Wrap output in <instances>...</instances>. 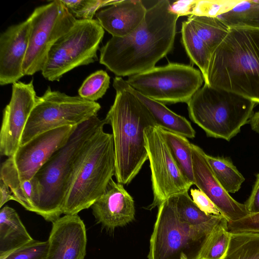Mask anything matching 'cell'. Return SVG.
<instances>
[{
	"mask_svg": "<svg viewBox=\"0 0 259 259\" xmlns=\"http://www.w3.org/2000/svg\"><path fill=\"white\" fill-rule=\"evenodd\" d=\"M100 127L87 142L66 195L65 214H77L91 207L106 191L115 174V158L112 134Z\"/></svg>",
	"mask_w": 259,
	"mask_h": 259,
	"instance_id": "5",
	"label": "cell"
},
{
	"mask_svg": "<svg viewBox=\"0 0 259 259\" xmlns=\"http://www.w3.org/2000/svg\"><path fill=\"white\" fill-rule=\"evenodd\" d=\"M250 122L252 130L259 134V111L252 114Z\"/></svg>",
	"mask_w": 259,
	"mask_h": 259,
	"instance_id": "39",
	"label": "cell"
},
{
	"mask_svg": "<svg viewBox=\"0 0 259 259\" xmlns=\"http://www.w3.org/2000/svg\"><path fill=\"white\" fill-rule=\"evenodd\" d=\"M198 35L212 52L224 40L230 28L214 17L191 15L187 19Z\"/></svg>",
	"mask_w": 259,
	"mask_h": 259,
	"instance_id": "27",
	"label": "cell"
},
{
	"mask_svg": "<svg viewBox=\"0 0 259 259\" xmlns=\"http://www.w3.org/2000/svg\"><path fill=\"white\" fill-rule=\"evenodd\" d=\"M127 83L136 91L165 104L187 103L201 87V72L193 66L169 63L128 76Z\"/></svg>",
	"mask_w": 259,
	"mask_h": 259,
	"instance_id": "9",
	"label": "cell"
},
{
	"mask_svg": "<svg viewBox=\"0 0 259 259\" xmlns=\"http://www.w3.org/2000/svg\"><path fill=\"white\" fill-rule=\"evenodd\" d=\"M78 126H65L43 133L20 145L11 156L22 181L30 180L51 156L68 141Z\"/></svg>",
	"mask_w": 259,
	"mask_h": 259,
	"instance_id": "14",
	"label": "cell"
},
{
	"mask_svg": "<svg viewBox=\"0 0 259 259\" xmlns=\"http://www.w3.org/2000/svg\"><path fill=\"white\" fill-rule=\"evenodd\" d=\"M145 146L151 173L153 199L147 209L158 207L169 198L188 192L193 185L182 174L157 126L144 130Z\"/></svg>",
	"mask_w": 259,
	"mask_h": 259,
	"instance_id": "12",
	"label": "cell"
},
{
	"mask_svg": "<svg viewBox=\"0 0 259 259\" xmlns=\"http://www.w3.org/2000/svg\"><path fill=\"white\" fill-rule=\"evenodd\" d=\"M28 18L31 30L23 65L24 75L42 71L52 47L77 19L61 0L52 1L36 8Z\"/></svg>",
	"mask_w": 259,
	"mask_h": 259,
	"instance_id": "10",
	"label": "cell"
},
{
	"mask_svg": "<svg viewBox=\"0 0 259 259\" xmlns=\"http://www.w3.org/2000/svg\"><path fill=\"white\" fill-rule=\"evenodd\" d=\"M224 259H259V234L232 233L229 247Z\"/></svg>",
	"mask_w": 259,
	"mask_h": 259,
	"instance_id": "30",
	"label": "cell"
},
{
	"mask_svg": "<svg viewBox=\"0 0 259 259\" xmlns=\"http://www.w3.org/2000/svg\"><path fill=\"white\" fill-rule=\"evenodd\" d=\"M104 32L97 19H76L51 48L41 71L43 77L58 81L75 68L94 63Z\"/></svg>",
	"mask_w": 259,
	"mask_h": 259,
	"instance_id": "7",
	"label": "cell"
},
{
	"mask_svg": "<svg viewBox=\"0 0 259 259\" xmlns=\"http://www.w3.org/2000/svg\"><path fill=\"white\" fill-rule=\"evenodd\" d=\"M219 223L192 225L181 221L172 198H169L158 207L148 259H180L182 253L186 255L187 250L195 243L201 242Z\"/></svg>",
	"mask_w": 259,
	"mask_h": 259,
	"instance_id": "11",
	"label": "cell"
},
{
	"mask_svg": "<svg viewBox=\"0 0 259 259\" xmlns=\"http://www.w3.org/2000/svg\"><path fill=\"white\" fill-rule=\"evenodd\" d=\"M180 259H189V258L185 254L182 253L180 256Z\"/></svg>",
	"mask_w": 259,
	"mask_h": 259,
	"instance_id": "40",
	"label": "cell"
},
{
	"mask_svg": "<svg viewBox=\"0 0 259 259\" xmlns=\"http://www.w3.org/2000/svg\"><path fill=\"white\" fill-rule=\"evenodd\" d=\"M91 207L97 222L107 230H114L135 219L133 197L122 184L115 182L112 179L105 193Z\"/></svg>",
	"mask_w": 259,
	"mask_h": 259,
	"instance_id": "18",
	"label": "cell"
},
{
	"mask_svg": "<svg viewBox=\"0 0 259 259\" xmlns=\"http://www.w3.org/2000/svg\"><path fill=\"white\" fill-rule=\"evenodd\" d=\"M227 227L231 233L259 234V213L249 214L236 221L227 222Z\"/></svg>",
	"mask_w": 259,
	"mask_h": 259,
	"instance_id": "34",
	"label": "cell"
},
{
	"mask_svg": "<svg viewBox=\"0 0 259 259\" xmlns=\"http://www.w3.org/2000/svg\"><path fill=\"white\" fill-rule=\"evenodd\" d=\"M171 197L179 219L187 224L192 225L217 224L226 219L222 215L207 214L203 212L194 202L188 192Z\"/></svg>",
	"mask_w": 259,
	"mask_h": 259,
	"instance_id": "28",
	"label": "cell"
},
{
	"mask_svg": "<svg viewBox=\"0 0 259 259\" xmlns=\"http://www.w3.org/2000/svg\"><path fill=\"white\" fill-rule=\"evenodd\" d=\"M245 205L250 214L259 213V174L256 175L251 193Z\"/></svg>",
	"mask_w": 259,
	"mask_h": 259,
	"instance_id": "37",
	"label": "cell"
},
{
	"mask_svg": "<svg viewBox=\"0 0 259 259\" xmlns=\"http://www.w3.org/2000/svg\"><path fill=\"white\" fill-rule=\"evenodd\" d=\"M147 10L140 0H116L99 10L95 16L103 28L112 36L123 37L141 25Z\"/></svg>",
	"mask_w": 259,
	"mask_h": 259,
	"instance_id": "19",
	"label": "cell"
},
{
	"mask_svg": "<svg viewBox=\"0 0 259 259\" xmlns=\"http://www.w3.org/2000/svg\"><path fill=\"white\" fill-rule=\"evenodd\" d=\"M33 240L17 211L8 205L2 207L0 210V259Z\"/></svg>",
	"mask_w": 259,
	"mask_h": 259,
	"instance_id": "21",
	"label": "cell"
},
{
	"mask_svg": "<svg viewBox=\"0 0 259 259\" xmlns=\"http://www.w3.org/2000/svg\"><path fill=\"white\" fill-rule=\"evenodd\" d=\"M46 259H84L87 237L83 221L65 214L52 223Z\"/></svg>",
	"mask_w": 259,
	"mask_h": 259,
	"instance_id": "16",
	"label": "cell"
},
{
	"mask_svg": "<svg viewBox=\"0 0 259 259\" xmlns=\"http://www.w3.org/2000/svg\"><path fill=\"white\" fill-rule=\"evenodd\" d=\"M48 242L33 240L14 250L3 259H46Z\"/></svg>",
	"mask_w": 259,
	"mask_h": 259,
	"instance_id": "33",
	"label": "cell"
},
{
	"mask_svg": "<svg viewBox=\"0 0 259 259\" xmlns=\"http://www.w3.org/2000/svg\"><path fill=\"white\" fill-rule=\"evenodd\" d=\"M197 0H180L170 5V10L179 17L192 15V11Z\"/></svg>",
	"mask_w": 259,
	"mask_h": 259,
	"instance_id": "36",
	"label": "cell"
},
{
	"mask_svg": "<svg viewBox=\"0 0 259 259\" xmlns=\"http://www.w3.org/2000/svg\"><path fill=\"white\" fill-rule=\"evenodd\" d=\"M204 83L259 104V28H230L212 52Z\"/></svg>",
	"mask_w": 259,
	"mask_h": 259,
	"instance_id": "3",
	"label": "cell"
},
{
	"mask_svg": "<svg viewBox=\"0 0 259 259\" xmlns=\"http://www.w3.org/2000/svg\"><path fill=\"white\" fill-rule=\"evenodd\" d=\"M101 107L97 102L72 96L48 87L37 97L23 133V145L46 132L65 126H78L97 113Z\"/></svg>",
	"mask_w": 259,
	"mask_h": 259,
	"instance_id": "8",
	"label": "cell"
},
{
	"mask_svg": "<svg viewBox=\"0 0 259 259\" xmlns=\"http://www.w3.org/2000/svg\"><path fill=\"white\" fill-rule=\"evenodd\" d=\"M227 223V220H224L205 236L193 259H224L232 236Z\"/></svg>",
	"mask_w": 259,
	"mask_h": 259,
	"instance_id": "25",
	"label": "cell"
},
{
	"mask_svg": "<svg viewBox=\"0 0 259 259\" xmlns=\"http://www.w3.org/2000/svg\"><path fill=\"white\" fill-rule=\"evenodd\" d=\"M206 156L214 174L224 189L228 193L238 191L245 179L232 161L224 157H214L207 154Z\"/></svg>",
	"mask_w": 259,
	"mask_h": 259,
	"instance_id": "29",
	"label": "cell"
},
{
	"mask_svg": "<svg viewBox=\"0 0 259 259\" xmlns=\"http://www.w3.org/2000/svg\"><path fill=\"white\" fill-rule=\"evenodd\" d=\"M0 180L10 187L16 202L27 210L36 213L39 202L38 183L34 177L30 180L21 181L12 157L1 164Z\"/></svg>",
	"mask_w": 259,
	"mask_h": 259,
	"instance_id": "20",
	"label": "cell"
},
{
	"mask_svg": "<svg viewBox=\"0 0 259 259\" xmlns=\"http://www.w3.org/2000/svg\"><path fill=\"white\" fill-rule=\"evenodd\" d=\"M113 87L115 97L105 119L112 130L117 182L127 185L148 159L144 130L157 125L150 111L126 80L116 76Z\"/></svg>",
	"mask_w": 259,
	"mask_h": 259,
	"instance_id": "2",
	"label": "cell"
},
{
	"mask_svg": "<svg viewBox=\"0 0 259 259\" xmlns=\"http://www.w3.org/2000/svg\"><path fill=\"white\" fill-rule=\"evenodd\" d=\"M115 1L61 0L68 10L77 19L91 20L101 9L114 4Z\"/></svg>",
	"mask_w": 259,
	"mask_h": 259,
	"instance_id": "32",
	"label": "cell"
},
{
	"mask_svg": "<svg viewBox=\"0 0 259 259\" xmlns=\"http://www.w3.org/2000/svg\"><path fill=\"white\" fill-rule=\"evenodd\" d=\"M181 36L182 42L187 54L191 61L199 68L204 81L207 77L211 51L198 35L188 20L182 23Z\"/></svg>",
	"mask_w": 259,
	"mask_h": 259,
	"instance_id": "24",
	"label": "cell"
},
{
	"mask_svg": "<svg viewBox=\"0 0 259 259\" xmlns=\"http://www.w3.org/2000/svg\"><path fill=\"white\" fill-rule=\"evenodd\" d=\"M110 77L106 71L100 70L89 75L78 90V96L92 102L103 97L109 88Z\"/></svg>",
	"mask_w": 259,
	"mask_h": 259,
	"instance_id": "31",
	"label": "cell"
},
{
	"mask_svg": "<svg viewBox=\"0 0 259 259\" xmlns=\"http://www.w3.org/2000/svg\"><path fill=\"white\" fill-rule=\"evenodd\" d=\"M10 200L16 201L10 187L2 180H0V207Z\"/></svg>",
	"mask_w": 259,
	"mask_h": 259,
	"instance_id": "38",
	"label": "cell"
},
{
	"mask_svg": "<svg viewBox=\"0 0 259 259\" xmlns=\"http://www.w3.org/2000/svg\"><path fill=\"white\" fill-rule=\"evenodd\" d=\"M194 185L205 194L219 209L227 222L236 221L249 214L245 204L234 199L217 179L199 146L192 144Z\"/></svg>",
	"mask_w": 259,
	"mask_h": 259,
	"instance_id": "15",
	"label": "cell"
},
{
	"mask_svg": "<svg viewBox=\"0 0 259 259\" xmlns=\"http://www.w3.org/2000/svg\"><path fill=\"white\" fill-rule=\"evenodd\" d=\"M223 6L215 17L230 29L259 28V0H224Z\"/></svg>",
	"mask_w": 259,
	"mask_h": 259,
	"instance_id": "23",
	"label": "cell"
},
{
	"mask_svg": "<svg viewBox=\"0 0 259 259\" xmlns=\"http://www.w3.org/2000/svg\"><path fill=\"white\" fill-rule=\"evenodd\" d=\"M107 124L95 116L79 125L67 143L34 176L39 191L36 213L52 223L63 213L65 198L84 148L96 132Z\"/></svg>",
	"mask_w": 259,
	"mask_h": 259,
	"instance_id": "4",
	"label": "cell"
},
{
	"mask_svg": "<svg viewBox=\"0 0 259 259\" xmlns=\"http://www.w3.org/2000/svg\"><path fill=\"white\" fill-rule=\"evenodd\" d=\"M193 201L199 209L207 214L222 215L210 198L199 189H192L190 191Z\"/></svg>",
	"mask_w": 259,
	"mask_h": 259,
	"instance_id": "35",
	"label": "cell"
},
{
	"mask_svg": "<svg viewBox=\"0 0 259 259\" xmlns=\"http://www.w3.org/2000/svg\"><path fill=\"white\" fill-rule=\"evenodd\" d=\"M187 104L190 118L208 137L229 141L250 120L255 103L204 83Z\"/></svg>",
	"mask_w": 259,
	"mask_h": 259,
	"instance_id": "6",
	"label": "cell"
},
{
	"mask_svg": "<svg viewBox=\"0 0 259 259\" xmlns=\"http://www.w3.org/2000/svg\"><path fill=\"white\" fill-rule=\"evenodd\" d=\"M170 5L168 0L157 1L133 32L112 36L100 49V63L121 77L155 67L174 48L179 17L170 10Z\"/></svg>",
	"mask_w": 259,
	"mask_h": 259,
	"instance_id": "1",
	"label": "cell"
},
{
	"mask_svg": "<svg viewBox=\"0 0 259 259\" xmlns=\"http://www.w3.org/2000/svg\"><path fill=\"white\" fill-rule=\"evenodd\" d=\"M134 91L150 111L158 127L186 138L195 137L196 132L185 117L175 113L165 104L149 98L135 89Z\"/></svg>",
	"mask_w": 259,
	"mask_h": 259,
	"instance_id": "22",
	"label": "cell"
},
{
	"mask_svg": "<svg viewBox=\"0 0 259 259\" xmlns=\"http://www.w3.org/2000/svg\"><path fill=\"white\" fill-rule=\"evenodd\" d=\"M31 30L28 18L11 25L0 36V84H13L24 76L23 65Z\"/></svg>",
	"mask_w": 259,
	"mask_h": 259,
	"instance_id": "17",
	"label": "cell"
},
{
	"mask_svg": "<svg viewBox=\"0 0 259 259\" xmlns=\"http://www.w3.org/2000/svg\"><path fill=\"white\" fill-rule=\"evenodd\" d=\"M33 81L12 84L9 103L5 107L0 132V154L12 156L20 146L23 133L36 103Z\"/></svg>",
	"mask_w": 259,
	"mask_h": 259,
	"instance_id": "13",
	"label": "cell"
},
{
	"mask_svg": "<svg viewBox=\"0 0 259 259\" xmlns=\"http://www.w3.org/2000/svg\"><path fill=\"white\" fill-rule=\"evenodd\" d=\"M160 128L181 172L194 185L192 144L185 137Z\"/></svg>",
	"mask_w": 259,
	"mask_h": 259,
	"instance_id": "26",
	"label": "cell"
}]
</instances>
